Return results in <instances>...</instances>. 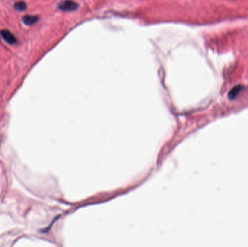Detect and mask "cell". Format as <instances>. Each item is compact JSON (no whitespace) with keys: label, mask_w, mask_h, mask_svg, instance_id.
I'll use <instances>...</instances> for the list:
<instances>
[{"label":"cell","mask_w":248,"mask_h":247,"mask_svg":"<svg viewBox=\"0 0 248 247\" xmlns=\"http://www.w3.org/2000/svg\"><path fill=\"white\" fill-rule=\"evenodd\" d=\"M58 8L62 11H74L78 7V4L73 0H63L58 4Z\"/></svg>","instance_id":"cell-1"},{"label":"cell","mask_w":248,"mask_h":247,"mask_svg":"<svg viewBox=\"0 0 248 247\" xmlns=\"http://www.w3.org/2000/svg\"><path fill=\"white\" fill-rule=\"evenodd\" d=\"M0 34H1L3 39H4L7 43H8V44H14L17 42L16 38H15L14 36V35H13L11 32H10L8 30L3 29V30H1V31H0Z\"/></svg>","instance_id":"cell-2"},{"label":"cell","mask_w":248,"mask_h":247,"mask_svg":"<svg viewBox=\"0 0 248 247\" xmlns=\"http://www.w3.org/2000/svg\"><path fill=\"white\" fill-rule=\"evenodd\" d=\"M39 19V16L37 15H25L23 18V21L25 25H31L38 22Z\"/></svg>","instance_id":"cell-3"},{"label":"cell","mask_w":248,"mask_h":247,"mask_svg":"<svg viewBox=\"0 0 248 247\" xmlns=\"http://www.w3.org/2000/svg\"><path fill=\"white\" fill-rule=\"evenodd\" d=\"M243 89H244V87L242 86V85H238V86H234V88L229 92V94H228L229 98L230 99H234L239 93H240L241 92H242V90H243Z\"/></svg>","instance_id":"cell-4"},{"label":"cell","mask_w":248,"mask_h":247,"mask_svg":"<svg viewBox=\"0 0 248 247\" xmlns=\"http://www.w3.org/2000/svg\"><path fill=\"white\" fill-rule=\"evenodd\" d=\"M14 8L16 10H18V11L19 12H23L24 10H26L27 8V5L25 4V2L23 1H18V2L15 3L14 4Z\"/></svg>","instance_id":"cell-5"}]
</instances>
